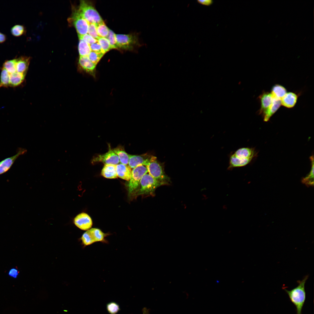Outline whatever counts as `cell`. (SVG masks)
<instances>
[{"label":"cell","mask_w":314,"mask_h":314,"mask_svg":"<svg viewBox=\"0 0 314 314\" xmlns=\"http://www.w3.org/2000/svg\"><path fill=\"white\" fill-rule=\"evenodd\" d=\"M256 156V152L254 148L243 147L238 149L230 154L227 169L231 170L235 168L246 166Z\"/></svg>","instance_id":"1"},{"label":"cell","mask_w":314,"mask_h":314,"mask_svg":"<svg viewBox=\"0 0 314 314\" xmlns=\"http://www.w3.org/2000/svg\"><path fill=\"white\" fill-rule=\"evenodd\" d=\"M308 277V275H306L301 280L297 281L298 285L290 290L284 289L291 301L296 307V314H301L306 298L305 285Z\"/></svg>","instance_id":"2"},{"label":"cell","mask_w":314,"mask_h":314,"mask_svg":"<svg viewBox=\"0 0 314 314\" xmlns=\"http://www.w3.org/2000/svg\"><path fill=\"white\" fill-rule=\"evenodd\" d=\"M117 49L127 50H133L143 45L141 44L138 35L116 34Z\"/></svg>","instance_id":"3"},{"label":"cell","mask_w":314,"mask_h":314,"mask_svg":"<svg viewBox=\"0 0 314 314\" xmlns=\"http://www.w3.org/2000/svg\"><path fill=\"white\" fill-rule=\"evenodd\" d=\"M78 10L82 16L89 23L97 24L104 22L93 5L86 1H81Z\"/></svg>","instance_id":"4"},{"label":"cell","mask_w":314,"mask_h":314,"mask_svg":"<svg viewBox=\"0 0 314 314\" xmlns=\"http://www.w3.org/2000/svg\"><path fill=\"white\" fill-rule=\"evenodd\" d=\"M165 183L155 179L147 172L142 176L140 181V188L138 194H151L156 188Z\"/></svg>","instance_id":"5"},{"label":"cell","mask_w":314,"mask_h":314,"mask_svg":"<svg viewBox=\"0 0 314 314\" xmlns=\"http://www.w3.org/2000/svg\"><path fill=\"white\" fill-rule=\"evenodd\" d=\"M107 235L98 229L92 228L83 234L81 240L85 246L89 245L96 242H106L105 238Z\"/></svg>","instance_id":"6"},{"label":"cell","mask_w":314,"mask_h":314,"mask_svg":"<svg viewBox=\"0 0 314 314\" xmlns=\"http://www.w3.org/2000/svg\"><path fill=\"white\" fill-rule=\"evenodd\" d=\"M146 167L148 172L151 176L159 181L166 183L167 177L164 174L156 157L151 156L150 157Z\"/></svg>","instance_id":"7"},{"label":"cell","mask_w":314,"mask_h":314,"mask_svg":"<svg viewBox=\"0 0 314 314\" xmlns=\"http://www.w3.org/2000/svg\"><path fill=\"white\" fill-rule=\"evenodd\" d=\"M147 172V167L145 165H140L133 168L128 185L129 193H132L138 188L141 178Z\"/></svg>","instance_id":"8"},{"label":"cell","mask_w":314,"mask_h":314,"mask_svg":"<svg viewBox=\"0 0 314 314\" xmlns=\"http://www.w3.org/2000/svg\"><path fill=\"white\" fill-rule=\"evenodd\" d=\"M71 19L78 35L88 33L89 23L82 16L78 10H74Z\"/></svg>","instance_id":"9"},{"label":"cell","mask_w":314,"mask_h":314,"mask_svg":"<svg viewBox=\"0 0 314 314\" xmlns=\"http://www.w3.org/2000/svg\"><path fill=\"white\" fill-rule=\"evenodd\" d=\"M100 162L105 165H117L120 163L117 155L110 148L106 153L94 156L91 161L92 164Z\"/></svg>","instance_id":"10"},{"label":"cell","mask_w":314,"mask_h":314,"mask_svg":"<svg viewBox=\"0 0 314 314\" xmlns=\"http://www.w3.org/2000/svg\"><path fill=\"white\" fill-rule=\"evenodd\" d=\"M17 153L15 155L7 158L0 161V175L7 172L11 168L16 159L21 155L25 154L26 149L19 147Z\"/></svg>","instance_id":"11"},{"label":"cell","mask_w":314,"mask_h":314,"mask_svg":"<svg viewBox=\"0 0 314 314\" xmlns=\"http://www.w3.org/2000/svg\"><path fill=\"white\" fill-rule=\"evenodd\" d=\"M75 224L83 230H87L92 226V222L90 216L87 213H81L77 215L74 220Z\"/></svg>","instance_id":"12"},{"label":"cell","mask_w":314,"mask_h":314,"mask_svg":"<svg viewBox=\"0 0 314 314\" xmlns=\"http://www.w3.org/2000/svg\"><path fill=\"white\" fill-rule=\"evenodd\" d=\"M78 64L82 70L94 77L95 76L96 65L91 62L88 56H80Z\"/></svg>","instance_id":"13"},{"label":"cell","mask_w":314,"mask_h":314,"mask_svg":"<svg viewBox=\"0 0 314 314\" xmlns=\"http://www.w3.org/2000/svg\"><path fill=\"white\" fill-rule=\"evenodd\" d=\"M129 165L133 168L138 166L143 165L146 166L150 157L147 155H138L129 154Z\"/></svg>","instance_id":"14"},{"label":"cell","mask_w":314,"mask_h":314,"mask_svg":"<svg viewBox=\"0 0 314 314\" xmlns=\"http://www.w3.org/2000/svg\"><path fill=\"white\" fill-rule=\"evenodd\" d=\"M30 57L21 56L16 58L15 66L16 72L26 74L30 60Z\"/></svg>","instance_id":"15"},{"label":"cell","mask_w":314,"mask_h":314,"mask_svg":"<svg viewBox=\"0 0 314 314\" xmlns=\"http://www.w3.org/2000/svg\"><path fill=\"white\" fill-rule=\"evenodd\" d=\"M261 102L259 114H262L267 109L272 103L273 98L271 93L264 92L259 97Z\"/></svg>","instance_id":"16"},{"label":"cell","mask_w":314,"mask_h":314,"mask_svg":"<svg viewBox=\"0 0 314 314\" xmlns=\"http://www.w3.org/2000/svg\"><path fill=\"white\" fill-rule=\"evenodd\" d=\"M116 167L118 177L128 181L130 180L132 170L129 165L120 163L116 165Z\"/></svg>","instance_id":"17"},{"label":"cell","mask_w":314,"mask_h":314,"mask_svg":"<svg viewBox=\"0 0 314 314\" xmlns=\"http://www.w3.org/2000/svg\"><path fill=\"white\" fill-rule=\"evenodd\" d=\"M281 105V100L273 98L272 103L262 114L264 121L265 122L268 121L271 117L278 109Z\"/></svg>","instance_id":"18"},{"label":"cell","mask_w":314,"mask_h":314,"mask_svg":"<svg viewBox=\"0 0 314 314\" xmlns=\"http://www.w3.org/2000/svg\"><path fill=\"white\" fill-rule=\"evenodd\" d=\"M297 95L292 92L286 93L281 100V105L283 106L290 108L295 105L297 99Z\"/></svg>","instance_id":"19"},{"label":"cell","mask_w":314,"mask_h":314,"mask_svg":"<svg viewBox=\"0 0 314 314\" xmlns=\"http://www.w3.org/2000/svg\"><path fill=\"white\" fill-rule=\"evenodd\" d=\"M116 165H104L101 172V174L108 179H115L117 177Z\"/></svg>","instance_id":"20"},{"label":"cell","mask_w":314,"mask_h":314,"mask_svg":"<svg viewBox=\"0 0 314 314\" xmlns=\"http://www.w3.org/2000/svg\"><path fill=\"white\" fill-rule=\"evenodd\" d=\"M10 87H15L20 85L24 81L25 74L17 72L9 74Z\"/></svg>","instance_id":"21"},{"label":"cell","mask_w":314,"mask_h":314,"mask_svg":"<svg viewBox=\"0 0 314 314\" xmlns=\"http://www.w3.org/2000/svg\"><path fill=\"white\" fill-rule=\"evenodd\" d=\"M112 150L117 155L121 163L126 165L129 164V154L125 151L123 147H117Z\"/></svg>","instance_id":"22"},{"label":"cell","mask_w":314,"mask_h":314,"mask_svg":"<svg viewBox=\"0 0 314 314\" xmlns=\"http://www.w3.org/2000/svg\"><path fill=\"white\" fill-rule=\"evenodd\" d=\"M286 93V90L283 86L276 84L272 87L271 93L273 98L281 100Z\"/></svg>","instance_id":"23"},{"label":"cell","mask_w":314,"mask_h":314,"mask_svg":"<svg viewBox=\"0 0 314 314\" xmlns=\"http://www.w3.org/2000/svg\"><path fill=\"white\" fill-rule=\"evenodd\" d=\"M78 49L80 56H88L91 51L90 45L81 39H79Z\"/></svg>","instance_id":"24"},{"label":"cell","mask_w":314,"mask_h":314,"mask_svg":"<svg viewBox=\"0 0 314 314\" xmlns=\"http://www.w3.org/2000/svg\"><path fill=\"white\" fill-rule=\"evenodd\" d=\"M311 161V168L309 174L302 179V181L307 186L313 185L314 183V157L312 156L310 157Z\"/></svg>","instance_id":"25"},{"label":"cell","mask_w":314,"mask_h":314,"mask_svg":"<svg viewBox=\"0 0 314 314\" xmlns=\"http://www.w3.org/2000/svg\"><path fill=\"white\" fill-rule=\"evenodd\" d=\"M8 87H10L9 74L6 69L2 67L0 76V88Z\"/></svg>","instance_id":"26"},{"label":"cell","mask_w":314,"mask_h":314,"mask_svg":"<svg viewBox=\"0 0 314 314\" xmlns=\"http://www.w3.org/2000/svg\"><path fill=\"white\" fill-rule=\"evenodd\" d=\"M96 25L97 33L99 36L100 37L106 38L108 34L109 29L104 22L96 24Z\"/></svg>","instance_id":"27"},{"label":"cell","mask_w":314,"mask_h":314,"mask_svg":"<svg viewBox=\"0 0 314 314\" xmlns=\"http://www.w3.org/2000/svg\"><path fill=\"white\" fill-rule=\"evenodd\" d=\"M16 58L7 60L3 64V67L6 69L9 74L16 72L15 66Z\"/></svg>","instance_id":"28"},{"label":"cell","mask_w":314,"mask_h":314,"mask_svg":"<svg viewBox=\"0 0 314 314\" xmlns=\"http://www.w3.org/2000/svg\"><path fill=\"white\" fill-rule=\"evenodd\" d=\"M97 41L104 54L110 50L113 49L106 38L100 37Z\"/></svg>","instance_id":"29"},{"label":"cell","mask_w":314,"mask_h":314,"mask_svg":"<svg viewBox=\"0 0 314 314\" xmlns=\"http://www.w3.org/2000/svg\"><path fill=\"white\" fill-rule=\"evenodd\" d=\"M11 34L16 37L20 36L25 32V29L24 26L21 24H15L10 29Z\"/></svg>","instance_id":"30"},{"label":"cell","mask_w":314,"mask_h":314,"mask_svg":"<svg viewBox=\"0 0 314 314\" xmlns=\"http://www.w3.org/2000/svg\"><path fill=\"white\" fill-rule=\"evenodd\" d=\"M108 312L110 314H116L120 310L119 305L114 302H110L106 305Z\"/></svg>","instance_id":"31"},{"label":"cell","mask_w":314,"mask_h":314,"mask_svg":"<svg viewBox=\"0 0 314 314\" xmlns=\"http://www.w3.org/2000/svg\"><path fill=\"white\" fill-rule=\"evenodd\" d=\"M104 54L91 51L88 56L90 60L97 65Z\"/></svg>","instance_id":"32"},{"label":"cell","mask_w":314,"mask_h":314,"mask_svg":"<svg viewBox=\"0 0 314 314\" xmlns=\"http://www.w3.org/2000/svg\"><path fill=\"white\" fill-rule=\"evenodd\" d=\"M116 34L111 30L109 29L108 36L106 38L108 40L113 49H117L116 38Z\"/></svg>","instance_id":"33"},{"label":"cell","mask_w":314,"mask_h":314,"mask_svg":"<svg viewBox=\"0 0 314 314\" xmlns=\"http://www.w3.org/2000/svg\"><path fill=\"white\" fill-rule=\"evenodd\" d=\"M88 33L97 40L100 37L97 33L96 24H94L89 23Z\"/></svg>","instance_id":"34"},{"label":"cell","mask_w":314,"mask_h":314,"mask_svg":"<svg viewBox=\"0 0 314 314\" xmlns=\"http://www.w3.org/2000/svg\"><path fill=\"white\" fill-rule=\"evenodd\" d=\"M79 39H81L89 45L98 42L97 40L88 34L80 35H78Z\"/></svg>","instance_id":"35"},{"label":"cell","mask_w":314,"mask_h":314,"mask_svg":"<svg viewBox=\"0 0 314 314\" xmlns=\"http://www.w3.org/2000/svg\"><path fill=\"white\" fill-rule=\"evenodd\" d=\"M90 46L91 51L98 53H102L104 54L103 51L100 45L98 42L90 44Z\"/></svg>","instance_id":"36"},{"label":"cell","mask_w":314,"mask_h":314,"mask_svg":"<svg viewBox=\"0 0 314 314\" xmlns=\"http://www.w3.org/2000/svg\"><path fill=\"white\" fill-rule=\"evenodd\" d=\"M197 1L200 4L206 6H210L213 3V1L211 0H197Z\"/></svg>","instance_id":"37"},{"label":"cell","mask_w":314,"mask_h":314,"mask_svg":"<svg viewBox=\"0 0 314 314\" xmlns=\"http://www.w3.org/2000/svg\"><path fill=\"white\" fill-rule=\"evenodd\" d=\"M7 39V36L5 34L0 32V43H2Z\"/></svg>","instance_id":"38"},{"label":"cell","mask_w":314,"mask_h":314,"mask_svg":"<svg viewBox=\"0 0 314 314\" xmlns=\"http://www.w3.org/2000/svg\"><path fill=\"white\" fill-rule=\"evenodd\" d=\"M142 314H149V310L146 308H144L142 310Z\"/></svg>","instance_id":"39"},{"label":"cell","mask_w":314,"mask_h":314,"mask_svg":"<svg viewBox=\"0 0 314 314\" xmlns=\"http://www.w3.org/2000/svg\"><path fill=\"white\" fill-rule=\"evenodd\" d=\"M16 273H17V271H16L15 270H11V271L10 272V274H12L11 275L13 276H14H14H15V275H16Z\"/></svg>","instance_id":"40"}]
</instances>
